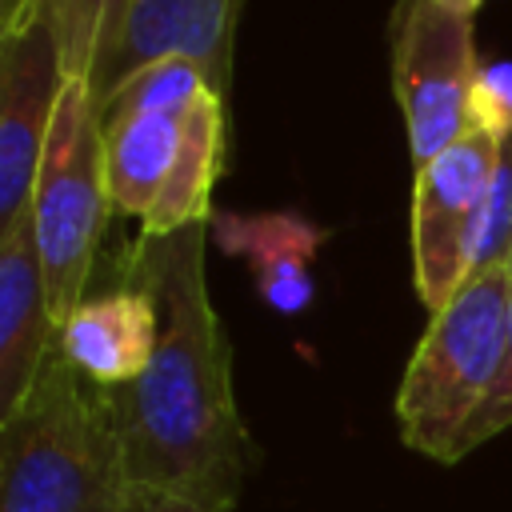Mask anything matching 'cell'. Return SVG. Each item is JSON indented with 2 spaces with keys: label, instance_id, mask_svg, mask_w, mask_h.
Wrapping results in <instances>:
<instances>
[{
  "label": "cell",
  "instance_id": "cell-20",
  "mask_svg": "<svg viewBox=\"0 0 512 512\" xmlns=\"http://www.w3.org/2000/svg\"><path fill=\"white\" fill-rule=\"evenodd\" d=\"M444 4H452V8H464V12H480V4H484V0H444Z\"/></svg>",
  "mask_w": 512,
  "mask_h": 512
},
{
  "label": "cell",
  "instance_id": "cell-6",
  "mask_svg": "<svg viewBox=\"0 0 512 512\" xmlns=\"http://www.w3.org/2000/svg\"><path fill=\"white\" fill-rule=\"evenodd\" d=\"M496 156L500 140L472 128L448 152L412 172V284L428 316L468 280Z\"/></svg>",
  "mask_w": 512,
  "mask_h": 512
},
{
  "label": "cell",
  "instance_id": "cell-21",
  "mask_svg": "<svg viewBox=\"0 0 512 512\" xmlns=\"http://www.w3.org/2000/svg\"><path fill=\"white\" fill-rule=\"evenodd\" d=\"M504 268H508V280H512V252H508V260H504Z\"/></svg>",
  "mask_w": 512,
  "mask_h": 512
},
{
  "label": "cell",
  "instance_id": "cell-16",
  "mask_svg": "<svg viewBox=\"0 0 512 512\" xmlns=\"http://www.w3.org/2000/svg\"><path fill=\"white\" fill-rule=\"evenodd\" d=\"M508 252H512V132L500 140V156H496V172H492V184L484 196L468 276L504 268Z\"/></svg>",
  "mask_w": 512,
  "mask_h": 512
},
{
  "label": "cell",
  "instance_id": "cell-4",
  "mask_svg": "<svg viewBox=\"0 0 512 512\" xmlns=\"http://www.w3.org/2000/svg\"><path fill=\"white\" fill-rule=\"evenodd\" d=\"M28 212L48 284V308L60 328L88 300V280L100 252L104 220L112 212L108 172H104V132L92 108L88 80H64L56 92L48 148Z\"/></svg>",
  "mask_w": 512,
  "mask_h": 512
},
{
  "label": "cell",
  "instance_id": "cell-7",
  "mask_svg": "<svg viewBox=\"0 0 512 512\" xmlns=\"http://www.w3.org/2000/svg\"><path fill=\"white\" fill-rule=\"evenodd\" d=\"M244 0H128L116 40L96 56L88 88L100 108L148 64L192 60L208 84L228 100L232 92V32Z\"/></svg>",
  "mask_w": 512,
  "mask_h": 512
},
{
  "label": "cell",
  "instance_id": "cell-11",
  "mask_svg": "<svg viewBox=\"0 0 512 512\" xmlns=\"http://www.w3.org/2000/svg\"><path fill=\"white\" fill-rule=\"evenodd\" d=\"M208 236L252 268L256 292L268 308L296 316L312 304V256L328 240V228L300 212H212Z\"/></svg>",
  "mask_w": 512,
  "mask_h": 512
},
{
  "label": "cell",
  "instance_id": "cell-15",
  "mask_svg": "<svg viewBox=\"0 0 512 512\" xmlns=\"http://www.w3.org/2000/svg\"><path fill=\"white\" fill-rule=\"evenodd\" d=\"M212 88L208 76L192 64V60H156L148 64L144 72H136L104 108H100V120L104 116H128V112H168V116H184L192 108V100ZM216 92V88H212Z\"/></svg>",
  "mask_w": 512,
  "mask_h": 512
},
{
  "label": "cell",
  "instance_id": "cell-17",
  "mask_svg": "<svg viewBox=\"0 0 512 512\" xmlns=\"http://www.w3.org/2000/svg\"><path fill=\"white\" fill-rule=\"evenodd\" d=\"M472 128L504 140L512 132V60L480 64L472 88Z\"/></svg>",
  "mask_w": 512,
  "mask_h": 512
},
{
  "label": "cell",
  "instance_id": "cell-2",
  "mask_svg": "<svg viewBox=\"0 0 512 512\" xmlns=\"http://www.w3.org/2000/svg\"><path fill=\"white\" fill-rule=\"evenodd\" d=\"M0 512H148L124 464L112 392L60 348L0 420Z\"/></svg>",
  "mask_w": 512,
  "mask_h": 512
},
{
  "label": "cell",
  "instance_id": "cell-18",
  "mask_svg": "<svg viewBox=\"0 0 512 512\" xmlns=\"http://www.w3.org/2000/svg\"><path fill=\"white\" fill-rule=\"evenodd\" d=\"M504 428H512V308H508V344H504V364H500V376L484 400V408L476 412L468 436H464V456L476 452L480 444H488L492 436H500Z\"/></svg>",
  "mask_w": 512,
  "mask_h": 512
},
{
  "label": "cell",
  "instance_id": "cell-19",
  "mask_svg": "<svg viewBox=\"0 0 512 512\" xmlns=\"http://www.w3.org/2000/svg\"><path fill=\"white\" fill-rule=\"evenodd\" d=\"M48 4L52 0H0V36H16L48 20Z\"/></svg>",
  "mask_w": 512,
  "mask_h": 512
},
{
  "label": "cell",
  "instance_id": "cell-8",
  "mask_svg": "<svg viewBox=\"0 0 512 512\" xmlns=\"http://www.w3.org/2000/svg\"><path fill=\"white\" fill-rule=\"evenodd\" d=\"M60 84V48L48 20L0 36V228L32 208Z\"/></svg>",
  "mask_w": 512,
  "mask_h": 512
},
{
  "label": "cell",
  "instance_id": "cell-3",
  "mask_svg": "<svg viewBox=\"0 0 512 512\" xmlns=\"http://www.w3.org/2000/svg\"><path fill=\"white\" fill-rule=\"evenodd\" d=\"M508 308V268H492L468 276L460 292L432 312L396 388V424L412 452L436 464L464 460V436L504 364Z\"/></svg>",
  "mask_w": 512,
  "mask_h": 512
},
{
  "label": "cell",
  "instance_id": "cell-5",
  "mask_svg": "<svg viewBox=\"0 0 512 512\" xmlns=\"http://www.w3.org/2000/svg\"><path fill=\"white\" fill-rule=\"evenodd\" d=\"M392 92L404 116L412 172L472 132L476 12L444 0H396L388 12Z\"/></svg>",
  "mask_w": 512,
  "mask_h": 512
},
{
  "label": "cell",
  "instance_id": "cell-9",
  "mask_svg": "<svg viewBox=\"0 0 512 512\" xmlns=\"http://www.w3.org/2000/svg\"><path fill=\"white\" fill-rule=\"evenodd\" d=\"M56 348V320L36 252L32 212L0 228V420L32 392L48 352Z\"/></svg>",
  "mask_w": 512,
  "mask_h": 512
},
{
  "label": "cell",
  "instance_id": "cell-10",
  "mask_svg": "<svg viewBox=\"0 0 512 512\" xmlns=\"http://www.w3.org/2000/svg\"><path fill=\"white\" fill-rule=\"evenodd\" d=\"M160 344V308L152 292L124 284L104 296H88L60 328L56 348L64 360L92 384L116 392L132 384L156 356Z\"/></svg>",
  "mask_w": 512,
  "mask_h": 512
},
{
  "label": "cell",
  "instance_id": "cell-14",
  "mask_svg": "<svg viewBox=\"0 0 512 512\" xmlns=\"http://www.w3.org/2000/svg\"><path fill=\"white\" fill-rule=\"evenodd\" d=\"M128 0H52L48 24L60 48L64 80H88L96 56L116 40Z\"/></svg>",
  "mask_w": 512,
  "mask_h": 512
},
{
  "label": "cell",
  "instance_id": "cell-1",
  "mask_svg": "<svg viewBox=\"0 0 512 512\" xmlns=\"http://www.w3.org/2000/svg\"><path fill=\"white\" fill-rule=\"evenodd\" d=\"M208 224L136 236L124 284L152 292L160 344L152 364L112 392L124 464L148 512H232L252 440L232 392V352L204 276Z\"/></svg>",
  "mask_w": 512,
  "mask_h": 512
},
{
  "label": "cell",
  "instance_id": "cell-13",
  "mask_svg": "<svg viewBox=\"0 0 512 512\" xmlns=\"http://www.w3.org/2000/svg\"><path fill=\"white\" fill-rule=\"evenodd\" d=\"M180 128H184V116H168V112H128V116L100 120L112 212H124L136 220L152 212L176 164Z\"/></svg>",
  "mask_w": 512,
  "mask_h": 512
},
{
  "label": "cell",
  "instance_id": "cell-12",
  "mask_svg": "<svg viewBox=\"0 0 512 512\" xmlns=\"http://www.w3.org/2000/svg\"><path fill=\"white\" fill-rule=\"evenodd\" d=\"M224 108L228 100L212 88H204L192 108L184 112L180 128V152L176 164L152 204V212L140 220V236H172L192 224L212 220V184L220 176V152H224Z\"/></svg>",
  "mask_w": 512,
  "mask_h": 512
}]
</instances>
